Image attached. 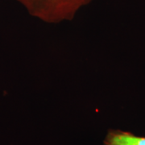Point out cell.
Listing matches in <instances>:
<instances>
[{
	"instance_id": "6da1fadb",
	"label": "cell",
	"mask_w": 145,
	"mask_h": 145,
	"mask_svg": "<svg viewBox=\"0 0 145 145\" xmlns=\"http://www.w3.org/2000/svg\"><path fill=\"white\" fill-rule=\"evenodd\" d=\"M32 16L48 22L70 20L92 0H17Z\"/></svg>"
},
{
	"instance_id": "7a4b0ae2",
	"label": "cell",
	"mask_w": 145,
	"mask_h": 145,
	"mask_svg": "<svg viewBox=\"0 0 145 145\" xmlns=\"http://www.w3.org/2000/svg\"><path fill=\"white\" fill-rule=\"evenodd\" d=\"M103 145H145V137L127 131H111L106 135Z\"/></svg>"
}]
</instances>
